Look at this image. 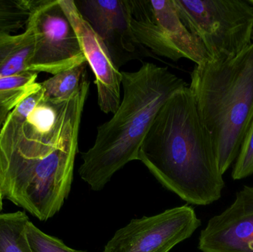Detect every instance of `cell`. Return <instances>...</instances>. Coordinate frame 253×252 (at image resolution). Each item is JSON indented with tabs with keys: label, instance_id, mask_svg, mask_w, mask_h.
I'll list each match as a JSON object with an SVG mask.
<instances>
[{
	"label": "cell",
	"instance_id": "15",
	"mask_svg": "<svg viewBox=\"0 0 253 252\" xmlns=\"http://www.w3.org/2000/svg\"><path fill=\"white\" fill-rule=\"evenodd\" d=\"M38 74L25 72L0 78V107L12 109L40 86Z\"/></svg>",
	"mask_w": 253,
	"mask_h": 252
},
{
	"label": "cell",
	"instance_id": "2",
	"mask_svg": "<svg viewBox=\"0 0 253 252\" xmlns=\"http://www.w3.org/2000/svg\"><path fill=\"white\" fill-rule=\"evenodd\" d=\"M79 132L36 131L10 111L0 130V195L46 221L69 195Z\"/></svg>",
	"mask_w": 253,
	"mask_h": 252
},
{
	"label": "cell",
	"instance_id": "1",
	"mask_svg": "<svg viewBox=\"0 0 253 252\" xmlns=\"http://www.w3.org/2000/svg\"><path fill=\"white\" fill-rule=\"evenodd\" d=\"M138 161L188 204L207 206L221 198L225 183L189 85L159 109L140 146Z\"/></svg>",
	"mask_w": 253,
	"mask_h": 252
},
{
	"label": "cell",
	"instance_id": "4",
	"mask_svg": "<svg viewBox=\"0 0 253 252\" xmlns=\"http://www.w3.org/2000/svg\"><path fill=\"white\" fill-rule=\"evenodd\" d=\"M189 87L224 175L253 119V42L236 56L196 65Z\"/></svg>",
	"mask_w": 253,
	"mask_h": 252
},
{
	"label": "cell",
	"instance_id": "8",
	"mask_svg": "<svg viewBox=\"0 0 253 252\" xmlns=\"http://www.w3.org/2000/svg\"><path fill=\"white\" fill-rule=\"evenodd\" d=\"M201 224L196 212L188 205L132 219L117 231L103 252H169L190 238Z\"/></svg>",
	"mask_w": 253,
	"mask_h": 252
},
{
	"label": "cell",
	"instance_id": "9",
	"mask_svg": "<svg viewBox=\"0 0 253 252\" xmlns=\"http://www.w3.org/2000/svg\"><path fill=\"white\" fill-rule=\"evenodd\" d=\"M74 28L83 53L95 75L99 108L114 113L121 103L122 72L116 66L103 40L83 17L74 0H59Z\"/></svg>",
	"mask_w": 253,
	"mask_h": 252
},
{
	"label": "cell",
	"instance_id": "6",
	"mask_svg": "<svg viewBox=\"0 0 253 252\" xmlns=\"http://www.w3.org/2000/svg\"><path fill=\"white\" fill-rule=\"evenodd\" d=\"M135 41L159 56L196 65L211 59L203 43L180 19L173 0H126Z\"/></svg>",
	"mask_w": 253,
	"mask_h": 252
},
{
	"label": "cell",
	"instance_id": "18",
	"mask_svg": "<svg viewBox=\"0 0 253 252\" xmlns=\"http://www.w3.org/2000/svg\"><path fill=\"white\" fill-rule=\"evenodd\" d=\"M253 175V119L242 142L240 151L236 160L232 178L239 180Z\"/></svg>",
	"mask_w": 253,
	"mask_h": 252
},
{
	"label": "cell",
	"instance_id": "7",
	"mask_svg": "<svg viewBox=\"0 0 253 252\" xmlns=\"http://www.w3.org/2000/svg\"><path fill=\"white\" fill-rule=\"evenodd\" d=\"M26 26L35 38L29 72L56 75L86 63L85 56L59 0L34 1Z\"/></svg>",
	"mask_w": 253,
	"mask_h": 252
},
{
	"label": "cell",
	"instance_id": "16",
	"mask_svg": "<svg viewBox=\"0 0 253 252\" xmlns=\"http://www.w3.org/2000/svg\"><path fill=\"white\" fill-rule=\"evenodd\" d=\"M34 0H0V34H13L26 28Z\"/></svg>",
	"mask_w": 253,
	"mask_h": 252
},
{
	"label": "cell",
	"instance_id": "19",
	"mask_svg": "<svg viewBox=\"0 0 253 252\" xmlns=\"http://www.w3.org/2000/svg\"><path fill=\"white\" fill-rule=\"evenodd\" d=\"M2 200L3 198L1 195H0V210H2Z\"/></svg>",
	"mask_w": 253,
	"mask_h": 252
},
{
	"label": "cell",
	"instance_id": "5",
	"mask_svg": "<svg viewBox=\"0 0 253 252\" xmlns=\"http://www.w3.org/2000/svg\"><path fill=\"white\" fill-rule=\"evenodd\" d=\"M184 26L211 58L236 56L252 44L253 5L248 0H173Z\"/></svg>",
	"mask_w": 253,
	"mask_h": 252
},
{
	"label": "cell",
	"instance_id": "10",
	"mask_svg": "<svg viewBox=\"0 0 253 252\" xmlns=\"http://www.w3.org/2000/svg\"><path fill=\"white\" fill-rule=\"evenodd\" d=\"M202 252H253V185L236 193L233 204L201 232Z\"/></svg>",
	"mask_w": 253,
	"mask_h": 252
},
{
	"label": "cell",
	"instance_id": "3",
	"mask_svg": "<svg viewBox=\"0 0 253 252\" xmlns=\"http://www.w3.org/2000/svg\"><path fill=\"white\" fill-rule=\"evenodd\" d=\"M122 72L123 97L111 120L97 127L93 146L82 153L80 177L93 191L102 190L138 151L164 104L188 85L168 68L145 62L138 71Z\"/></svg>",
	"mask_w": 253,
	"mask_h": 252
},
{
	"label": "cell",
	"instance_id": "17",
	"mask_svg": "<svg viewBox=\"0 0 253 252\" xmlns=\"http://www.w3.org/2000/svg\"><path fill=\"white\" fill-rule=\"evenodd\" d=\"M25 235L33 252H87L70 248L59 238L44 233L30 220L25 226Z\"/></svg>",
	"mask_w": 253,
	"mask_h": 252
},
{
	"label": "cell",
	"instance_id": "11",
	"mask_svg": "<svg viewBox=\"0 0 253 252\" xmlns=\"http://www.w3.org/2000/svg\"><path fill=\"white\" fill-rule=\"evenodd\" d=\"M83 17L103 40L110 54L120 67L138 56L142 46L135 41L129 25L126 0L75 1Z\"/></svg>",
	"mask_w": 253,
	"mask_h": 252
},
{
	"label": "cell",
	"instance_id": "13",
	"mask_svg": "<svg viewBox=\"0 0 253 252\" xmlns=\"http://www.w3.org/2000/svg\"><path fill=\"white\" fill-rule=\"evenodd\" d=\"M87 64L76 65L42 82L44 99L51 102H63L71 99L87 77Z\"/></svg>",
	"mask_w": 253,
	"mask_h": 252
},
{
	"label": "cell",
	"instance_id": "20",
	"mask_svg": "<svg viewBox=\"0 0 253 252\" xmlns=\"http://www.w3.org/2000/svg\"><path fill=\"white\" fill-rule=\"evenodd\" d=\"M248 1H249V2L253 5V0H248Z\"/></svg>",
	"mask_w": 253,
	"mask_h": 252
},
{
	"label": "cell",
	"instance_id": "14",
	"mask_svg": "<svg viewBox=\"0 0 253 252\" xmlns=\"http://www.w3.org/2000/svg\"><path fill=\"white\" fill-rule=\"evenodd\" d=\"M29 220L24 212L0 213V252H33L25 235Z\"/></svg>",
	"mask_w": 253,
	"mask_h": 252
},
{
	"label": "cell",
	"instance_id": "12",
	"mask_svg": "<svg viewBox=\"0 0 253 252\" xmlns=\"http://www.w3.org/2000/svg\"><path fill=\"white\" fill-rule=\"evenodd\" d=\"M34 32L26 26L18 34H0V78L29 72L34 55Z\"/></svg>",
	"mask_w": 253,
	"mask_h": 252
},
{
	"label": "cell",
	"instance_id": "21",
	"mask_svg": "<svg viewBox=\"0 0 253 252\" xmlns=\"http://www.w3.org/2000/svg\"></svg>",
	"mask_w": 253,
	"mask_h": 252
}]
</instances>
